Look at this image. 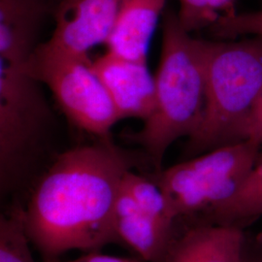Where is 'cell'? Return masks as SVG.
Here are the masks:
<instances>
[{
  "label": "cell",
  "mask_w": 262,
  "mask_h": 262,
  "mask_svg": "<svg viewBox=\"0 0 262 262\" xmlns=\"http://www.w3.org/2000/svg\"><path fill=\"white\" fill-rule=\"evenodd\" d=\"M139 163L111 137L59 154L33 186L21 208L28 240L45 262L70 251L99 252L122 244L115 207L125 173Z\"/></svg>",
  "instance_id": "obj_1"
},
{
  "label": "cell",
  "mask_w": 262,
  "mask_h": 262,
  "mask_svg": "<svg viewBox=\"0 0 262 262\" xmlns=\"http://www.w3.org/2000/svg\"><path fill=\"white\" fill-rule=\"evenodd\" d=\"M156 103L140 130L127 138L141 146L155 172L169 148L199 127L206 107V39L182 27L177 12L162 17V47L155 75Z\"/></svg>",
  "instance_id": "obj_2"
},
{
  "label": "cell",
  "mask_w": 262,
  "mask_h": 262,
  "mask_svg": "<svg viewBox=\"0 0 262 262\" xmlns=\"http://www.w3.org/2000/svg\"><path fill=\"white\" fill-rule=\"evenodd\" d=\"M261 95L262 36L206 40V107L187 139V156L244 141V127Z\"/></svg>",
  "instance_id": "obj_3"
},
{
  "label": "cell",
  "mask_w": 262,
  "mask_h": 262,
  "mask_svg": "<svg viewBox=\"0 0 262 262\" xmlns=\"http://www.w3.org/2000/svg\"><path fill=\"white\" fill-rule=\"evenodd\" d=\"M26 63L0 58L2 196L15 192L28 181L53 121L42 84L26 71Z\"/></svg>",
  "instance_id": "obj_4"
},
{
  "label": "cell",
  "mask_w": 262,
  "mask_h": 262,
  "mask_svg": "<svg viewBox=\"0 0 262 262\" xmlns=\"http://www.w3.org/2000/svg\"><path fill=\"white\" fill-rule=\"evenodd\" d=\"M261 145L244 140L184 160L150 176L161 188L176 220L200 215L209 224L234 195L256 160Z\"/></svg>",
  "instance_id": "obj_5"
},
{
  "label": "cell",
  "mask_w": 262,
  "mask_h": 262,
  "mask_svg": "<svg viewBox=\"0 0 262 262\" xmlns=\"http://www.w3.org/2000/svg\"><path fill=\"white\" fill-rule=\"evenodd\" d=\"M90 58L41 43L25 69L52 92L60 110L76 127L96 138L110 136L121 121L105 86L91 67Z\"/></svg>",
  "instance_id": "obj_6"
},
{
  "label": "cell",
  "mask_w": 262,
  "mask_h": 262,
  "mask_svg": "<svg viewBox=\"0 0 262 262\" xmlns=\"http://www.w3.org/2000/svg\"><path fill=\"white\" fill-rule=\"evenodd\" d=\"M126 0H61L56 26L47 42L66 53L89 58V52L106 44Z\"/></svg>",
  "instance_id": "obj_7"
},
{
  "label": "cell",
  "mask_w": 262,
  "mask_h": 262,
  "mask_svg": "<svg viewBox=\"0 0 262 262\" xmlns=\"http://www.w3.org/2000/svg\"><path fill=\"white\" fill-rule=\"evenodd\" d=\"M91 67L110 95L120 120L137 118L144 122L156 103V80L147 62L107 52L92 61Z\"/></svg>",
  "instance_id": "obj_8"
},
{
  "label": "cell",
  "mask_w": 262,
  "mask_h": 262,
  "mask_svg": "<svg viewBox=\"0 0 262 262\" xmlns=\"http://www.w3.org/2000/svg\"><path fill=\"white\" fill-rule=\"evenodd\" d=\"M164 262H247L243 231L236 225H195L173 239Z\"/></svg>",
  "instance_id": "obj_9"
},
{
  "label": "cell",
  "mask_w": 262,
  "mask_h": 262,
  "mask_svg": "<svg viewBox=\"0 0 262 262\" xmlns=\"http://www.w3.org/2000/svg\"><path fill=\"white\" fill-rule=\"evenodd\" d=\"M115 228L121 243L147 262H164L174 239V232L147 215L122 185L115 207Z\"/></svg>",
  "instance_id": "obj_10"
},
{
  "label": "cell",
  "mask_w": 262,
  "mask_h": 262,
  "mask_svg": "<svg viewBox=\"0 0 262 262\" xmlns=\"http://www.w3.org/2000/svg\"><path fill=\"white\" fill-rule=\"evenodd\" d=\"M166 0H126L112 33L108 51L131 60L147 62L150 41Z\"/></svg>",
  "instance_id": "obj_11"
},
{
  "label": "cell",
  "mask_w": 262,
  "mask_h": 262,
  "mask_svg": "<svg viewBox=\"0 0 262 262\" xmlns=\"http://www.w3.org/2000/svg\"><path fill=\"white\" fill-rule=\"evenodd\" d=\"M262 215V157L259 156L233 196L212 215L209 224L236 225Z\"/></svg>",
  "instance_id": "obj_12"
},
{
  "label": "cell",
  "mask_w": 262,
  "mask_h": 262,
  "mask_svg": "<svg viewBox=\"0 0 262 262\" xmlns=\"http://www.w3.org/2000/svg\"><path fill=\"white\" fill-rule=\"evenodd\" d=\"M122 185L147 215L161 227L173 232L177 220L163 191L152 179L130 170L125 173Z\"/></svg>",
  "instance_id": "obj_13"
},
{
  "label": "cell",
  "mask_w": 262,
  "mask_h": 262,
  "mask_svg": "<svg viewBox=\"0 0 262 262\" xmlns=\"http://www.w3.org/2000/svg\"><path fill=\"white\" fill-rule=\"evenodd\" d=\"M178 19L187 32L209 34L223 19L235 15L236 0H179Z\"/></svg>",
  "instance_id": "obj_14"
},
{
  "label": "cell",
  "mask_w": 262,
  "mask_h": 262,
  "mask_svg": "<svg viewBox=\"0 0 262 262\" xmlns=\"http://www.w3.org/2000/svg\"><path fill=\"white\" fill-rule=\"evenodd\" d=\"M25 230L21 208L0 217V262H35Z\"/></svg>",
  "instance_id": "obj_15"
},
{
  "label": "cell",
  "mask_w": 262,
  "mask_h": 262,
  "mask_svg": "<svg viewBox=\"0 0 262 262\" xmlns=\"http://www.w3.org/2000/svg\"><path fill=\"white\" fill-rule=\"evenodd\" d=\"M210 35L215 40H232L238 36H262V10L236 13L221 20Z\"/></svg>",
  "instance_id": "obj_16"
},
{
  "label": "cell",
  "mask_w": 262,
  "mask_h": 262,
  "mask_svg": "<svg viewBox=\"0 0 262 262\" xmlns=\"http://www.w3.org/2000/svg\"><path fill=\"white\" fill-rule=\"evenodd\" d=\"M243 140L254 141L262 145V95L244 127Z\"/></svg>",
  "instance_id": "obj_17"
},
{
  "label": "cell",
  "mask_w": 262,
  "mask_h": 262,
  "mask_svg": "<svg viewBox=\"0 0 262 262\" xmlns=\"http://www.w3.org/2000/svg\"><path fill=\"white\" fill-rule=\"evenodd\" d=\"M59 262V261H51ZM66 262H139L138 260L127 258V257H120V256H114L109 254H103L99 252H91L85 253V254L79 256L78 258Z\"/></svg>",
  "instance_id": "obj_18"
},
{
  "label": "cell",
  "mask_w": 262,
  "mask_h": 262,
  "mask_svg": "<svg viewBox=\"0 0 262 262\" xmlns=\"http://www.w3.org/2000/svg\"><path fill=\"white\" fill-rule=\"evenodd\" d=\"M247 262H249V261H248V260H247Z\"/></svg>",
  "instance_id": "obj_19"
}]
</instances>
